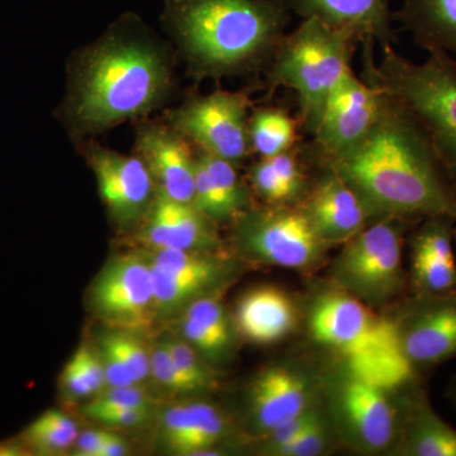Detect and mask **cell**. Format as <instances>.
<instances>
[{
  "mask_svg": "<svg viewBox=\"0 0 456 456\" xmlns=\"http://www.w3.org/2000/svg\"><path fill=\"white\" fill-rule=\"evenodd\" d=\"M377 89L379 110L367 137L346 154L314 165H327L346 180L375 220L444 216L456 221V188L428 132L401 99Z\"/></svg>",
  "mask_w": 456,
  "mask_h": 456,
  "instance_id": "cell-1",
  "label": "cell"
},
{
  "mask_svg": "<svg viewBox=\"0 0 456 456\" xmlns=\"http://www.w3.org/2000/svg\"><path fill=\"white\" fill-rule=\"evenodd\" d=\"M288 0H167L170 27L200 79L265 70L287 35Z\"/></svg>",
  "mask_w": 456,
  "mask_h": 456,
  "instance_id": "cell-2",
  "label": "cell"
},
{
  "mask_svg": "<svg viewBox=\"0 0 456 456\" xmlns=\"http://www.w3.org/2000/svg\"><path fill=\"white\" fill-rule=\"evenodd\" d=\"M169 86V65L158 46L139 36L114 33L80 57L69 113L77 130H107L154 110Z\"/></svg>",
  "mask_w": 456,
  "mask_h": 456,
  "instance_id": "cell-3",
  "label": "cell"
},
{
  "mask_svg": "<svg viewBox=\"0 0 456 456\" xmlns=\"http://www.w3.org/2000/svg\"><path fill=\"white\" fill-rule=\"evenodd\" d=\"M362 45V79L395 95L412 110L456 188V60L443 51H430L417 64L393 45H384L377 62L373 42Z\"/></svg>",
  "mask_w": 456,
  "mask_h": 456,
  "instance_id": "cell-4",
  "label": "cell"
},
{
  "mask_svg": "<svg viewBox=\"0 0 456 456\" xmlns=\"http://www.w3.org/2000/svg\"><path fill=\"white\" fill-rule=\"evenodd\" d=\"M310 327L318 342L340 354L350 377L384 391L412 378L415 368L404 353L397 323L378 317L351 294L322 297L312 310Z\"/></svg>",
  "mask_w": 456,
  "mask_h": 456,
  "instance_id": "cell-5",
  "label": "cell"
},
{
  "mask_svg": "<svg viewBox=\"0 0 456 456\" xmlns=\"http://www.w3.org/2000/svg\"><path fill=\"white\" fill-rule=\"evenodd\" d=\"M355 44L358 40L349 33L317 18H305L294 31L287 32L265 69L268 94L279 88L294 90L298 95L299 123L312 136L332 92L353 70Z\"/></svg>",
  "mask_w": 456,
  "mask_h": 456,
  "instance_id": "cell-6",
  "label": "cell"
},
{
  "mask_svg": "<svg viewBox=\"0 0 456 456\" xmlns=\"http://www.w3.org/2000/svg\"><path fill=\"white\" fill-rule=\"evenodd\" d=\"M404 221L408 220L377 218L347 240L346 248L336 264V275L354 297L379 303L401 290Z\"/></svg>",
  "mask_w": 456,
  "mask_h": 456,
  "instance_id": "cell-7",
  "label": "cell"
},
{
  "mask_svg": "<svg viewBox=\"0 0 456 456\" xmlns=\"http://www.w3.org/2000/svg\"><path fill=\"white\" fill-rule=\"evenodd\" d=\"M248 108L245 93L220 89L191 99L173 113L171 123L200 149L237 164L251 151Z\"/></svg>",
  "mask_w": 456,
  "mask_h": 456,
  "instance_id": "cell-8",
  "label": "cell"
},
{
  "mask_svg": "<svg viewBox=\"0 0 456 456\" xmlns=\"http://www.w3.org/2000/svg\"><path fill=\"white\" fill-rule=\"evenodd\" d=\"M239 237L248 253L293 269L314 263L325 244L301 206L248 213L240 222Z\"/></svg>",
  "mask_w": 456,
  "mask_h": 456,
  "instance_id": "cell-9",
  "label": "cell"
},
{
  "mask_svg": "<svg viewBox=\"0 0 456 456\" xmlns=\"http://www.w3.org/2000/svg\"><path fill=\"white\" fill-rule=\"evenodd\" d=\"M379 99V90L353 70L345 75L327 101L314 141L305 146L308 160L326 163L358 146L373 127Z\"/></svg>",
  "mask_w": 456,
  "mask_h": 456,
  "instance_id": "cell-10",
  "label": "cell"
},
{
  "mask_svg": "<svg viewBox=\"0 0 456 456\" xmlns=\"http://www.w3.org/2000/svg\"><path fill=\"white\" fill-rule=\"evenodd\" d=\"M399 326L413 368H430L456 356V294L421 293Z\"/></svg>",
  "mask_w": 456,
  "mask_h": 456,
  "instance_id": "cell-11",
  "label": "cell"
},
{
  "mask_svg": "<svg viewBox=\"0 0 456 456\" xmlns=\"http://www.w3.org/2000/svg\"><path fill=\"white\" fill-rule=\"evenodd\" d=\"M93 302L102 316L117 325L145 323L155 307L150 264L134 256L114 260L95 281Z\"/></svg>",
  "mask_w": 456,
  "mask_h": 456,
  "instance_id": "cell-12",
  "label": "cell"
},
{
  "mask_svg": "<svg viewBox=\"0 0 456 456\" xmlns=\"http://www.w3.org/2000/svg\"><path fill=\"white\" fill-rule=\"evenodd\" d=\"M89 159L110 215L122 224L136 221L146 211L154 189V176L145 161L98 146L90 150Z\"/></svg>",
  "mask_w": 456,
  "mask_h": 456,
  "instance_id": "cell-13",
  "label": "cell"
},
{
  "mask_svg": "<svg viewBox=\"0 0 456 456\" xmlns=\"http://www.w3.org/2000/svg\"><path fill=\"white\" fill-rule=\"evenodd\" d=\"M320 176L308 191L303 211L325 242L355 236L373 217L367 204L349 183L327 165H316Z\"/></svg>",
  "mask_w": 456,
  "mask_h": 456,
  "instance_id": "cell-14",
  "label": "cell"
},
{
  "mask_svg": "<svg viewBox=\"0 0 456 456\" xmlns=\"http://www.w3.org/2000/svg\"><path fill=\"white\" fill-rule=\"evenodd\" d=\"M191 141L175 128L150 127L141 132L139 151L160 191L176 202L193 204L196 152Z\"/></svg>",
  "mask_w": 456,
  "mask_h": 456,
  "instance_id": "cell-15",
  "label": "cell"
},
{
  "mask_svg": "<svg viewBox=\"0 0 456 456\" xmlns=\"http://www.w3.org/2000/svg\"><path fill=\"white\" fill-rule=\"evenodd\" d=\"M290 11L302 20L317 18L332 28L349 33L358 42L393 45L395 14L389 0H288Z\"/></svg>",
  "mask_w": 456,
  "mask_h": 456,
  "instance_id": "cell-16",
  "label": "cell"
},
{
  "mask_svg": "<svg viewBox=\"0 0 456 456\" xmlns=\"http://www.w3.org/2000/svg\"><path fill=\"white\" fill-rule=\"evenodd\" d=\"M338 406L345 425L364 448L380 450L392 443L395 415L384 389L346 374L338 392Z\"/></svg>",
  "mask_w": 456,
  "mask_h": 456,
  "instance_id": "cell-17",
  "label": "cell"
},
{
  "mask_svg": "<svg viewBox=\"0 0 456 456\" xmlns=\"http://www.w3.org/2000/svg\"><path fill=\"white\" fill-rule=\"evenodd\" d=\"M143 240L155 250L198 251L215 244L216 236L211 218L193 204L176 202L159 191L150 209Z\"/></svg>",
  "mask_w": 456,
  "mask_h": 456,
  "instance_id": "cell-18",
  "label": "cell"
},
{
  "mask_svg": "<svg viewBox=\"0 0 456 456\" xmlns=\"http://www.w3.org/2000/svg\"><path fill=\"white\" fill-rule=\"evenodd\" d=\"M248 196L235 164L198 147L193 206L212 221H226L244 211Z\"/></svg>",
  "mask_w": 456,
  "mask_h": 456,
  "instance_id": "cell-19",
  "label": "cell"
},
{
  "mask_svg": "<svg viewBox=\"0 0 456 456\" xmlns=\"http://www.w3.org/2000/svg\"><path fill=\"white\" fill-rule=\"evenodd\" d=\"M257 424L273 431L308 410V389L303 379L284 368L264 371L253 387Z\"/></svg>",
  "mask_w": 456,
  "mask_h": 456,
  "instance_id": "cell-20",
  "label": "cell"
},
{
  "mask_svg": "<svg viewBox=\"0 0 456 456\" xmlns=\"http://www.w3.org/2000/svg\"><path fill=\"white\" fill-rule=\"evenodd\" d=\"M417 46L443 51L456 60V0H402L395 14Z\"/></svg>",
  "mask_w": 456,
  "mask_h": 456,
  "instance_id": "cell-21",
  "label": "cell"
},
{
  "mask_svg": "<svg viewBox=\"0 0 456 456\" xmlns=\"http://www.w3.org/2000/svg\"><path fill=\"white\" fill-rule=\"evenodd\" d=\"M296 311L287 294L277 288L263 287L246 294L237 307V325L246 338L270 344L289 334Z\"/></svg>",
  "mask_w": 456,
  "mask_h": 456,
  "instance_id": "cell-22",
  "label": "cell"
},
{
  "mask_svg": "<svg viewBox=\"0 0 456 456\" xmlns=\"http://www.w3.org/2000/svg\"><path fill=\"white\" fill-rule=\"evenodd\" d=\"M224 431V419L208 404L171 407L165 413V441L176 454L207 455L221 439Z\"/></svg>",
  "mask_w": 456,
  "mask_h": 456,
  "instance_id": "cell-23",
  "label": "cell"
},
{
  "mask_svg": "<svg viewBox=\"0 0 456 456\" xmlns=\"http://www.w3.org/2000/svg\"><path fill=\"white\" fill-rule=\"evenodd\" d=\"M305 149L297 145L281 154L260 158L251 169L254 188L274 206H292L307 196V176L302 160Z\"/></svg>",
  "mask_w": 456,
  "mask_h": 456,
  "instance_id": "cell-24",
  "label": "cell"
},
{
  "mask_svg": "<svg viewBox=\"0 0 456 456\" xmlns=\"http://www.w3.org/2000/svg\"><path fill=\"white\" fill-rule=\"evenodd\" d=\"M404 452L416 456H456V430L441 419L424 398L411 403Z\"/></svg>",
  "mask_w": 456,
  "mask_h": 456,
  "instance_id": "cell-25",
  "label": "cell"
},
{
  "mask_svg": "<svg viewBox=\"0 0 456 456\" xmlns=\"http://www.w3.org/2000/svg\"><path fill=\"white\" fill-rule=\"evenodd\" d=\"M299 119L284 108L265 107L248 117L251 151L260 158H270L298 145Z\"/></svg>",
  "mask_w": 456,
  "mask_h": 456,
  "instance_id": "cell-26",
  "label": "cell"
},
{
  "mask_svg": "<svg viewBox=\"0 0 456 456\" xmlns=\"http://www.w3.org/2000/svg\"><path fill=\"white\" fill-rule=\"evenodd\" d=\"M20 440L31 454L64 452L79 437L77 424L61 411L47 410L20 432Z\"/></svg>",
  "mask_w": 456,
  "mask_h": 456,
  "instance_id": "cell-27",
  "label": "cell"
},
{
  "mask_svg": "<svg viewBox=\"0 0 456 456\" xmlns=\"http://www.w3.org/2000/svg\"><path fill=\"white\" fill-rule=\"evenodd\" d=\"M150 269L154 285L155 308L159 310H173L179 307L183 303L202 293L216 281L197 275L173 274L156 268L151 264Z\"/></svg>",
  "mask_w": 456,
  "mask_h": 456,
  "instance_id": "cell-28",
  "label": "cell"
},
{
  "mask_svg": "<svg viewBox=\"0 0 456 456\" xmlns=\"http://www.w3.org/2000/svg\"><path fill=\"white\" fill-rule=\"evenodd\" d=\"M413 279L421 293L452 292L456 287V264L445 263L413 248Z\"/></svg>",
  "mask_w": 456,
  "mask_h": 456,
  "instance_id": "cell-29",
  "label": "cell"
},
{
  "mask_svg": "<svg viewBox=\"0 0 456 456\" xmlns=\"http://www.w3.org/2000/svg\"><path fill=\"white\" fill-rule=\"evenodd\" d=\"M150 264L173 274L197 275L212 279H217L220 274L218 264L198 251L161 248L155 251Z\"/></svg>",
  "mask_w": 456,
  "mask_h": 456,
  "instance_id": "cell-30",
  "label": "cell"
},
{
  "mask_svg": "<svg viewBox=\"0 0 456 456\" xmlns=\"http://www.w3.org/2000/svg\"><path fill=\"white\" fill-rule=\"evenodd\" d=\"M185 317L196 321L209 335L220 344L222 349H226L230 341V329L224 308L213 298H202L189 305Z\"/></svg>",
  "mask_w": 456,
  "mask_h": 456,
  "instance_id": "cell-31",
  "label": "cell"
},
{
  "mask_svg": "<svg viewBox=\"0 0 456 456\" xmlns=\"http://www.w3.org/2000/svg\"><path fill=\"white\" fill-rule=\"evenodd\" d=\"M103 345L116 351L123 362L130 368L137 382H142L151 373V358L147 355L145 347L130 335L110 334L106 336Z\"/></svg>",
  "mask_w": 456,
  "mask_h": 456,
  "instance_id": "cell-32",
  "label": "cell"
},
{
  "mask_svg": "<svg viewBox=\"0 0 456 456\" xmlns=\"http://www.w3.org/2000/svg\"><path fill=\"white\" fill-rule=\"evenodd\" d=\"M151 373L165 388L173 392L189 393L198 391L196 386L182 373L167 345H161L151 356Z\"/></svg>",
  "mask_w": 456,
  "mask_h": 456,
  "instance_id": "cell-33",
  "label": "cell"
},
{
  "mask_svg": "<svg viewBox=\"0 0 456 456\" xmlns=\"http://www.w3.org/2000/svg\"><path fill=\"white\" fill-rule=\"evenodd\" d=\"M84 413L102 424L134 428L143 424L150 415V407H99L88 404Z\"/></svg>",
  "mask_w": 456,
  "mask_h": 456,
  "instance_id": "cell-34",
  "label": "cell"
},
{
  "mask_svg": "<svg viewBox=\"0 0 456 456\" xmlns=\"http://www.w3.org/2000/svg\"><path fill=\"white\" fill-rule=\"evenodd\" d=\"M165 345L182 373L196 386V388L200 389L206 387L209 379L208 373L204 370L198 360L196 351L185 342L169 341Z\"/></svg>",
  "mask_w": 456,
  "mask_h": 456,
  "instance_id": "cell-35",
  "label": "cell"
},
{
  "mask_svg": "<svg viewBox=\"0 0 456 456\" xmlns=\"http://www.w3.org/2000/svg\"><path fill=\"white\" fill-rule=\"evenodd\" d=\"M323 446H325V430L321 424V419L317 417L290 445L281 450L277 455L314 456L322 452Z\"/></svg>",
  "mask_w": 456,
  "mask_h": 456,
  "instance_id": "cell-36",
  "label": "cell"
},
{
  "mask_svg": "<svg viewBox=\"0 0 456 456\" xmlns=\"http://www.w3.org/2000/svg\"><path fill=\"white\" fill-rule=\"evenodd\" d=\"M151 399L137 386L116 387L102 393L93 406L99 407H150Z\"/></svg>",
  "mask_w": 456,
  "mask_h": 456,
  "instance_id": "cell-37",
  "label": "cell"
},
{
  "mask_svg": "<svg viewBox=\"0 0 456 456\" xmlns=\"http://www.w3.org/2000/svg\"><path fill=\"white\" fill-rule=\"evenodd\" d=\"M71 362L83 375L86 382L89 384L93 393H97L106 386V373H104L103 362L99 360L94 351L89 347L82 346L75 353Z\"/></svg>",
  "mask_w": 456,
  "mask_h": 456,
  "instance_id": "cell-38",
  "label": "cell"
},
{
  "mask_svg": "<svg viewBox=\"0 0 456 456\" xmlns=\"http://www.w3.org/2000/svg\"><path fill=\"white\" fill-rule=\"evenodd\" d=\"M317 417V413L314 411L307 410L301 413V415L294 417L289 421L284 422L283 425L270 431L272 432V452L274 454H278L281 450L290 445Z\"/></svg>",
  "mask_w": 456,
  "mask_h": 456,
  "instance_id": "cell-39",
  "label": "cell"
},
{
  "mask_svg": "<svg viewBox=\"0 0 456 456\" xmlns=\"http://www.w3.org/2000/svg\"><path fill=\"white\" fill-rule=\"evenodd\" d=\"M103 365L106 384L110 388L137 386L139 383L121 356L106 345H103Z\"/></svg>",
  "mask_w": 456,
  "mask_h": 456,
  "instance_id": "cell-40",
  "label": "cell"
},
{
  "mask_svg": "<svg viewBox=\"0 0 456 456\" xmlns=\"http://www.w3.org/2000/svg\"><path fill=\"white\" fill-rule=\"evenodd\" d=\"M61 380L66 391L70 392L75 397H88L93 395L89 384L86 382L83 375L80 374L71 360L62 371Z\"/></svg>",
  "mask_w": 456,
  "mask_h": 456,
  "instance_id": "cell-41",
  "label": "cell"
},
{
  "mask_svg": "<svg viewBox=\"0 0 456 456\" xmlns=\"http://www.w3.org/2000/svg\"><path fill=\"white\" fill-rule=\"evenodd\" d=\"M107 432L102 430H89L80 435L77 440V455L98 456L106 439Z\"/></svg>",
  "mask_w": 456,
  "mask_h": 456,
  "instance_id": "cell-42",
  "label": "cell"
},
{
  "mask_svg": "<svg viewBox=\"0 0 456 456\" xmlns=\"http://www.w3.org/2000/svg\"><path fill=\"white\" fill-rule=\"evenodd\" d=\"M126 452H127V448H126L125 441L117 435L107 432L106 439H104L98 456H122L126 454Z\"/></svg>",
  "mask_w": 456,
  "mask_h": 456,
  "instance_id": "cell-43",
  "label": "cell"
},
{
  "mask_svg": "<svg viewBox=\"0 0 456 456\" xmlns=\"http://www.w3.org/2000/svg\"><path fill=\"white\" fill-rule=\"evenodd\" d=\"M31 455L29 450L26 448L20 436L14 439L0 441V456H26Z\"/></svg>",
  "mask_w": 456,
  "mask_h": 456,
  "instance_id": "cell-44",
  "label": "cell"
},
{
  "mask_svg": "<svg viewBox=\"0 0 456 456\" xmlns=\"http://www.w3.org/2000/svg\"><path fill=\"white\" fill-rule=\"evenodd\" d=\"M452 398H454V402L456 403V380H455L454 388H452Z\"/></svg>",
  "mask_w": 456,
  "mask_h": 456,
  "instance_id": "cell-45",
  "label": "cell"
}]
</instances>
